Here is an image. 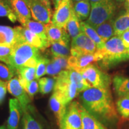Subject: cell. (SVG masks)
<instances>
[{"instance_id": "cell-43", "label": "cell", "mask_w": 129, "mask_h": 129, "mask_svg": "<svg viewBox=\"0 0 129 129\" xmlns=\"http://www.w3.org/2000/svg\"><path fill=\"white\" fill-rule=\"evenodd\" d=\"M52 1H53V4H54V8H55V9H56V8L59 6V5L60 4V2L62 1V0H52Z\"/></svg>"}, {"instance_id": "cell-42", "label": "cell", "mask_w": 129, "mask_h": 129, "mask_svg": "<svg viewBox=\"0 0 129 129\" xmlns=\"http://www.w3.org/2000/svg\"><path fill=\"white\" fill-rule=\"evenodd\" d=\"M43 3H44L46 5L47 7L49 8L51 10V3H50V0H41Z\"/></svg>"}, {"instance_id": "cell-3", "label": "cell", "mask_w": 129, "mask_h": 129, "mask_svg": "<svg viewBox=\"0 0 129 129\" xmlns=\"http://www.w3.org/2000/svg\"><path fill=\"white\" fill-rule=\"evenodd\" d=\"M41 56L38 48L26 43H17L13 47L8 65L16 72L23 67H36Z\"/></svg>"}, {"instance_id": "cell-12", "label": "cell", "mask_w": 129, "mask_h": 129, "mask_svg": "<svg viewBox=\"0 0 129 129\" xmlns=\"http://www.w3.org/2000/svg\"><path fill=\"white\" fill-rule=\"evenodd\" d=\"M7 90L19 101L23 112H26L30 101L27 93L21 85L18 77H14L7 81Z\"/></svg>"}, {"instance_id": "cell-32", "label": "cell", "mask_w": 129, "mask_h": 129, "mask_svg": "<svg viewBox=\"0 0 129 129\" xmlns=\"http://www.w3.org/2000/svg\"><path fill=\"white\" fill-rule=\"evenodd\" d=\"M55 80L48 77H43L38 80L40 93L46 94L50 93L54 88Z\"/></svg>"}, {"instance_id": "cell-14", "label": "cell", "mask_w": 129, "mask_h": 129, "mask_svg": "<svg viewBox=\"0 0 129 129\" xmlns=\"http://www.w3.org/2000/svg\"><path fill=\"white\" fill-rule=\"evenodd\" d=\"M46 32L47 37L48 41L50 43L53 42H60L65 41L69 42L70 41V37L67 30L64 28H60L54 25L52 22L46 24Z\"/></svg>"}, {"instance_id": "cell-10", "label": "cell", "mask_w": 129, "mask_h": 129, "mask_svg": "<svg viewBox=\"0 0 129 129\" xmlns=\"http://www.w3.org/2000/svg\"><path fill=\"white\" fill-rule=\"evenodd\" d=\"M97 50L96 45L83 32L72 39L71 56H77L81 54H93Z\"/></svg>"}, {"instance_id": "cell-6", "label": "cell", "mask_w": 129, "mask_h": 129, "mask_svg": "<svg viewBox=\"0 0 129 129\" xmlns=\"http://www.w3.org/2000/svg\"><path fill=\"white\" fill-rule=\"evenodd\" d=\"M54 92L57 93L68 105L78 94L76 85L68 78L64 70L54 77Z\"/></svg>"}, {"instance_id": "cell-22", "label": "cell", "mask_w": 129, "mask_h": 129, "mask_svg": "<svg viewBox=\"0 0 129 129\" xmlns=\"http://www.w3.org/2000/svg\"><path fill=\"white\" fill-rule=\"evenodd\" d=\"M114 89L119 97L129 94V78L115 75L112 79Z\"/></svg>"}, {"instance_id": "cell-8", "label": "cell", "mask_w": 129, "mask_h": 129, "mask_svg": "<svg viewBox=\"0 0 129 129\" xmlns=\"http://www.w3.org/2000/svg\"><path fill=\"white\" fill-rule=\"evenodd\" d=\"M35 21L46 25L51 21L52 12L41 0H23Z\"/></svg>"}, {"instance_id": "cell-38", "label": "cell", "mask_w": 129, "mask_h": 129, "mask_svg": "<svg viewBox=\"0 0 129 129\" xmlns=\"http://www.w3.org/2000/svg\"><path fill=\"white\" fill-rule=\"evenodd\" d=\"M38 89H39L38 83L36 80H33L27 84L26 87L24 90H25L27 94L29 95V97L30 99H32L34 95L38 92Z\"/></svg>"}, {"instance_id": "cell-29", "label": "cell", "mask_w": 129, "mask_h": 129, "mask_svg": "<svg viewBox=\"0 0 129 129\" xmlns=\"http://www.w3.org/2000/svg\"><path fill=\"white\" fill-rule=\"evenodd\" d=\"M45 24L37 22L35 20H29L25 22L22 26L25 27L30 31L35 34L44 40H48L46 32V26Z\"/></svg>"}, {"instance_id": "cell-2", "label": "cell", "mask_w": 129, "mask_h": 129, "mask_svg": "<svg viewBox=\"0 0 129 129\" xmlns=\"http://www.w3.org/2000/svg\"><path fill=\"white\" fill-rule=\"evenodd\" d=\"M97 51L101 56L100 64L104 69L129 59V49L125 47L120 37L116 35L106 41L103 47Z\"/></svg>"}, {"instance_id": "cell-21", "label": "cell", "mask_w": 129, "mask_h": 129, "mask_svg": "<svg viewBox=\"0 0 129 129\" xmlns=\"http://www.w3.org/2000/svg\"><path fill=\"white\" fill-rule=\"evenodd\" d=\"M114 34L120 36L123 32L129 29V12L125 11L113 21Z\"/></svg>"}, {"instance_id": "cell-13", "label": "cell", "mask_w": 129, "mask_h": 129, "mask_svg": "<svg viewBox=\"0 0 129 129\" xmlns=\"http://www.w3.org/2000/svg\"><path fill=\"white\" fill-rule=\"evenodd\" d=\"M101 56L96 50L93 54H81L77 56H70L68 59V63L69 69L78 71L84 68L93 62L101 61Z\"/></svg>"}, {"instance_id": "cell-44", "label": "cell", "mask_w": 129, "mask_h": 129, "mask_svg": "<svg viewBox=\"0 0 129 129\" xmlns=\"http://www.w3.org/2000/svg\"><path fill=\"white\" fill-rule=\"evenodd\" d=\"M103 1V0H88V1H89L90 4L91 6L96 4V3L101 2V1Z\"/></svg>"}, {"instance_id": "cell-30", "label": "cell", "mask_w": 129, "mask_h": 129, "mask_svg": "<svg viewBox=\"0 0 129 129\" xmlns=\"http://www.w3.org/2000/svg\"><path fill=\"white\" fill-rule=\"evenodd\" d=\"M0 17H7L12 22L17 20L10 0H0Z\"/></svg>"}, {"instance_id": "cell-16", "label": "cell", "mask_w": 129, "mask_h": 129, "mask_svg": "<svg viewBox=\"0 0 129 129\" xmlns=\"http://www.w3.org/2000/svg\"><path fill=\"white\" fill-rule=\"evenodd\" d=\"M50 107L55 115L58 125L60 124L67 112V105L57 93L53 92L49 100Z\"/></svg>"}, {"instance_id": "cell-35", "label": "cell", "mask_w": 129, "mask_h": 129, "mask_svg": "<svg viewBox=\"0 0 129 129\" xmlns=\"http://www.w3.org/2000/svg\"><path fill=\"white\" fill-rule=\"evenodd\" d=\"M23 117L22 122L23 126L29 129H41V127L39 124L31 117L28 112L23 113Z\"/></svg>"}, {"instance_id": "cell-23", "label": "cell", "mask_w": 129, "mask_h": 129, "mask_svg": "<svg viewBox=\"0 0 129 129\" xmlns=\"http://www.w3.org/2000/svg\"><path fill=\"white\" fill-rule=\"evenodd\" d=\"M80 25L82 32H83L90 39H91L94 42V44L96 45L97 50L101 49L102 48L105 42L102 40V38L96 32V30L85 21L81 22Z\"/></svg>"}, {"instance_id": "cell-46", "label": "cell", "mask_w": 129, "mask_h": 129, "mask_svg": "<svg viewBox=\"0 0 129 129\" xmlns=\"http://www.w3.org/2000/svg\"><path fill=\"white\" fill-rule=\"evenodd\" d=\"M114 1H116L117 3H122L124 1H125V0H114Z\"/></svg>"}, {"instance_id": "cell-5", "label": "cell", "mask_w": 129, "mask_h": 129, "mask_svg": "<svg viewBox=\"0 0 129 129\" xmlns=\"http://www.w3.org/2000/svg\"><path fill=\"white\" fill-rule=\"evenodd\" d=\"M77 71L82 75L91 87L109 88L111 83L110 76L95 64H91Z\"/></svg>"}, {"instance_id": "cell-28", "label": "cell", "mask_w": 129, "mask_h": 129, "mask_svg": "<svg viewBox=\"0 0 129 129\" xmlns=\"http://www.w3.org/2000/svg\"><path fill=\"white\" fill-rule=\"evenodd\" d=\"M69 42H53L50 44V51L53 56L69 57L71 54Z\"/></svg>"}, {"instance_id": "cell-36", "label": "cell", "mask_w": 129, "mask_h": 129, "mask_svg": "<svg viewBox=\"0 0 129 129\" xmlns=\"http://www.w3.org/2000/svg\"><path fill=\"white\" fill-rule=\"evenodd\" d=\"M63 71L62 68L57 63L54 62L52 59L50 60L47 64L46 68V74L49 75H54L56 76L60 72Z\"/></svg>"}, {"instance_id": "cell-48", "label": "cell", "mask_w": 129, "mask_h": 129, "mask_svg": "<svg viewBox=\"0 0 129 129\" xmlns=\"http://www.w3.org/2000/svg\"><path fill=\"white\" fill-rule=\"evenodd\" d=\"M0 129H6V127H5L4 125H2V126L0 127Z\"/></svg>"}, {"instance_id": "cell-11", "label": "cell", "mask_w": 129, "mask_h": 129, "mask_svg": "<svg viewBox=\"0 0 129 129\" xmlns=\"http://www.w3.org/2000/svg\"><path fill=\"white\" fill-rule=\"evenodd\" d=\"M73 10L72 0H62L51 17V22L56 26L64 28Z\"/></svg>"}, {"instance_id": "cell-37", "label": "cell", "mask_w": 129, "mask_h": 129, "mask_svg": "<svg viewBox=\"0 0 129 129\" xmlns=\"http://www.w3.org/2000/svg\"><path fill=\"white\" fill-rule=\"evenodd\" d=\"M13 47L0 46V61L9 64V59L12 52Z\"/></svg>"}, {"instance_id": "cell-49", "label": "cell", "mask_w": 129, "mask_h": 129, "mask_svg": "<svg viewBox=\"0 0 129 129\" xmlns=\"http://www.w3.org/2000/svg\"><path fill=\"white\" fill-rule=\"evenodd\" d=\"M23 129H29V128H27V127L23 126Z\"/></svg>"}, {"instance_id": "cell-15", "label": "cell", "mask_w": 129, "mask_h": 129, "mask_svg": "<svg viewBox=\"0 0 129 129\" xmlns=\"http://www.w3.org/2000/svg\"><path fill=\"white\" fill-rule=\"evenodd\" d=\"M10 1L17 20L21 25H23L26 21L31 20V13L23 0H10Z\"/></svg>"}, {"instance_id": "cell-40", "label": "cell", "mask_w": 129, "mask_h": 129, "mask_svg": "<svg viewBox=\"0 0 129 129\" xmlns=\"http://www.w3.org/2000/svg\"><path fill=\"white\" fill-rule=\"evenodd\" d=\"M7 90V82L0 80V105L4 101Z\"/></svg>"}, {"instance_id": "cell-25", "label": "cell", "mask_w": 129, "mask_h": 129, "mask_svg": "<svg viewBox=\"0 0 129 129\" xmlns=\"http://www.w3.org/2000/svg\"><path fill=\"white\" fill-rule=\"evenodd\" d=\"M36 67H23L17 71L21 85L25 89L27 84L35 78Z\"/></svg>"}, {"instance_id": "cell-27", "label": "cell", "mask_w": 129, "mask_h": 129, "mask_svg": "<svg viewBox=\"0 0 129 129\" xmlns=\"http://www.w3.org/2000/svg\"><path fill=\"white\" fill-rule=\"evenodd\" d=\"M80 22V20L75 15L73 9L71 16L65 26V29L67 30L68 34L72 39L75 38L82 32Z\"/></svg>"}, {"instance_id": "cell-41", "label": "cell", "mask_w": 129, "mask_h": 129, "mask_svg": "<svg viewBox=\"0 0 129 129\" xmlns=\"http://www.w3.org/2000/svg\"><path fill=\"white\" fill-rule=\"evenodd\" d=\"M121 39L124 46L127 49H129V29L122 34L120 36H119Z\"/></svg>"}, {"instance_id": "cell-39", "label": "cell", "mask_w": 129, "mask_h": 129, "mask_svg": "<svg viewBox=\"0 0 129 129\" xmlns=\"http://www.w3.org/2000/svg\"><path fill=\"white\" fill-rule=\"evenodd\" d=\"M68 57H62V56H53L52 60L57 63L63 69L66 70V69H69L68 63Z\"/></svg>"}, {"instance_id": "cell-45", "label": "cell", "mask_w": 129, "mask_h": 129, "mask_svg": "<svg viewBox=\"0 0 129 129\" xmlns=\"http://www.w3.org/2000/svg\"><path fill=\"white\" fill-rule=\"evenodd\" d=\"M125 7L127 11L129 12V0H125Z\"/></svg>"}, {"instance_id": "cell-20", "label": "cell", "mask_w": 129, "mask_h": 129, "mask_svg": "<svg viewBox=\"0 0 129 129\" xmlns=\"http://www.w3.org/2000/svg\"><path fill=\"white\" fill-rule=\"evenodd\" d=\"M64 72L68 78L76 85L78 93L84 91L85 90L91 87V85L77 71L74 69H66L64 70Z\"/></svg>"}, {"instance_id": "cell-7", "label": "cell", "mask_w": 129, "mask_h": 129, "mask_svg": "<svg viewBox=\"0 0 129 129\" xmlns=\"http://www.w3.org/2000/svg\"><path fill=\"white\" fill-rule=\"evenodd\" d=\"M59 125L60 129L82 128L80 104L77 102H72L67 106V112Z\"/></svg>"}, {"instance_id": "cell-19", "label": "cell", "mask_w": 129, "mask_h": 129, "mask_svg": "<svg viewBox=\"0 0 129 129\" xmlns=\"http://www.w3.org/2000/svg\"><path fill=\"white\" fill-rule=\"evenodd\" d=\"M10 116L7 121V129H17L21 114L20 105L16 99H11L9 101Z\"/></svg>"}, {"instance_id": "cell-34", "label": "cell", "mask_w": 129, "mask_h": 129, "mask_svg": "<svg viewBox=\"0 0 129 129\" xmlns=\"http://www.w3.org/2000/svg\"><path fill=\"white\" fill-rule=\"evenodd\" d=\"M50 60L47 58L41 56L36 66L35 79H40L46 74V68Z\"/></svg>"}, {"instance_id": "cell-47", "label": "cell", "mask_w": 129, "mask_h": 129, "mask_svg": "<svg viewBox=\"0 0 129 129\" xmlns=\"http://www.w3.org/2000/svg\"><path fill=\"white\" fill-rule=\"evenodd\" d=\"M72 2H74V3H77V2H79V1H83V0H72Z\"/></svg>"}, {"instance_id": "cell-9", "label": "cell", "mask_w": 129, "mask_h": 129, "mask_svg": "<svg viewBox=\"0 0 129 129\" xmlns=\"http://www.w3.org/2000/svg\"><path fill=\"white\" fill-rule=\"evenodd\" d=\"M15 29L17 32V43H26L38 48L40 50L44 51L50 47V43L48 40H44L23 26H16Z\"/></svg>"}, {"instance_id": "cell-4", "label": "cell", "mask_w": 129, "mask_h": 129, "mask_svg": "<svg viewBox=\"0 0 129 129\" xmlns=\"http://www.w3.org/2000/svg\"><path fill=\"white\" fill-rule=\"evenodd\" d=\"M91 6L89 17L85 22L94 29L98 25L112 19L117 9L114 0H103Z\"/></svg>"}, {"instance_id": "cell-24", "label": "cell", "mask_w": 129, "mask_h": 129, "mask_svg": "<svg viewBox=\"0 0 129 129\" xmlns=\"http://www.w3.org/2000/svg\"><path fill=\"white\" fill-rule=\"evenodd\" d=\"M73 9L75 15L80 22L87 20L91 11L90 4L88 0H83L74 3Z\"/></svg>"}, {"instance_id": "cell-1", "label": "cell", "mask_w": 129, "mask_h": 129, "mask_svg": "<svg viewBox=\"0 0 129 129\" xmlns=\"http://www.w3.org/2000/svg\"><path fill=\"white\" fill-rule=\"evenodd\" d=\"M83 106L90 114L104 122H112L118 118L115 104L109 88L90 87L82 93Z\"/></svg>"}, {"instance_id": "cell-18", "label": "cell", "mask_w": 129, "mask_h": 129, "mask_svg": "<svg viewBox=\"0 0 129 129\" xmlns=\"http://www.w3.org/2000/svg\"><path fill=\"white\" fill-rule=\"evenodd\" d=\"M18 37L15 28L0 25V46L13 47L17 43Z\"/></svg>"}, {"instance_id": "cell-33", "label": "cell", "mask_w": 129, "mask_h": 129, "mask_svg": "<svg viewBox=\"0 0 129 129\" xmlns=\"http://www.w3.org/2000/svg\"><path fill=\"white\" fill-rule=\"evenodd\" d=\"M15 74H17V72L13 68L0 63V80L7 82L13 78Z\"/></svg>"}, {"instance_id": "cell-31", "label": "cell", "mask_w": 129, "mask_h": 129, "mask_svg": "<svg viewBox=\"0 0 129 129\" xmlns=\"http://www.w3.org/2000/svg\"><path fill=\"white\" fill-rule=\"evenodd\" d=\"M116 108L122 118L129 117V94L119 98L116 103Z\"/></svg>"}, {"instance_id": "cell-17", "label": "cell", "mask_w": 129, "mask_h": 129, "mask_svg": "<svg viewBox=\"0 0 129 129\" xmlns=\"http://www.w3.org/2000/svg\"><path fill=\"white\" fill-rule=\"evenodd\" d=\"M82 120L81 129H106L97 118L91 114L83 105H80Z\"/></svg>"}, {"instance_id": "cell-26", "label": "cell", "mask_w": 129, "mask_h": 129, "mask_svg": "<svg viewBox=\"0 0 129 129\" xmlns=\"http://www.w3.org/2000/svg\"><path fill=\"white\" fill-rule=\"evenodd\" d=\"M114 19H110L104 23L98 25L94 28L98 34L102 38L103 41L106 42L109 39L115 36L113 26Z\"/></svg>"}]
</instances>
